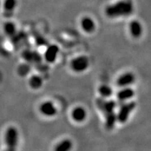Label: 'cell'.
<instances>
[{
	"instance_id": "5bb4252c",
	"label": "cell",
	"mask_w": 151,
	"mask_h": 151,
	"mask_svg": "<svg viewBox=\"0 0 151 151\" xmlns=\"http://www.w3.org/2000/svg\"><path fill=\"white\" fill-rule=\"evenodd\" d=\"M134 92L131 88H124L118 92L117 94V97L121 101L122 100L124 101V100L131 99L134 96Z\"/></svg>"
},
{
	"instance_id": "ba28073f",
	"label": "cell",
	"mask_w": 151,
	"mask_h": 151,
	"mask_svg": "<svg viewBox=\"0 0 151 151\" xmlns=\"http://www.w3.org/2000/svg\"><path fill=\"white\" fill-rule=\"evenodd\" d=\"M129 30L132 37L134 38H139L142 35L143 27L139 21L133 20L129 24Z\"/></svg>"
},
{
	"instance_id": "2e32d148",
	"label": "cell",
	"mask_w": 151,
	"mask_h": 151,
	"mask_svg": "<svg viewBox=\"0 0 151 151\" xmlns=\"http://www.w3.org/2000/svg\"><path fill=\"white\" fill-rule=\"evenodd\" d=\"M72 148V143L69 140H65L60 143L55 150L56 151H67Z\"/></svg>"
},
{
	"instance_id": "8fae6325",
	"label": "cell",
	"mask_w": 151,
	"mask_h": 151,
	"mask_svg": "<svg viewBox=\"0 0 151 151\" xmlns=\"http://www.w3.org/2000/svg\"><path fill=\"white\" fill-rule=\"evenodd\" d=\"M81 24L83 29L86 32H92L95 29V24L93 20L88 17L83 18Z\"/></svg>"
},
{
	"instance_id": "8992f818",
	"label": "cell",
	"mask_w": 151,
	"mask_h": 151,
	"mask_svg": "<svg viewBox=\"0 0 151 151\" xmlns=\"http://www.w3.org/2000/svg\"><path fill=\"white\" fill-rule=\"evenodd\" d=\"M59 52V48L56 45H50L47 48L44 53V58L46 62L52 63L55 61L57 56Z\"/></svg>"
},
{
	"instance_id": "3957f363",
	"label": "cell",
	"mask_w": 151,
	"mask_h": 151,
	"mask_svg": "<svg viewBox=\"0 0 151 151\" xmlns=\"http://www.w3.org/2000/svg\"><path fill=\"white\" fill-rule=\"evenodd\" d=\"M19 140V132L18 129L14 126L7 128L4 134V142L7 150H15L18 146Z\"/></svg>"
},
{
	"instance_id": "7c38bea8",
	"label": "cell",
	"mask_w": 151,
	"mask_h": 151,
	"mask_svg": "<svg viewBox=\"0 0 151 151\" xmlns=\"http://www.w3.org/2000/svg\"><path fill=\"white\" fill-rule=\"evenodd\" d=\"M4 32L5 35H6L9 37H13L16 34L17 28L16 24L14 23V22L7 21L6 22L3 27Z\"/></svg>"
},
{
	"instance_id": "e0dca14e",
	"label": "cell",
	"mask_w": 151,
	"mask_h": 151,
	"mask_svg": "<svg viewBox=\"0 0 151 151\" xmlns=\"http://www.w3.org/2000/svg\"><path fill=\"white\" fill-rule=\"evenodd\" d=\"M99 92L103 97H109L113 93V90L108 86H101L99 88Z\"/></svg>"
},
{
	"instance_id": "ac0fdd59",
	"label": "cell",
	"mask_w": 151,
	"mask_h": 151,
	"mask_svg": "<svg viewBox=\"0 0 151 151\" xmlns=\"http://www.w3.org/2000/svg\"><path fill=\"white\" fill-rule=\"evenodd\" d=\"M30 70H31V67L27 64H22L19 66L18 68V74L21 76H25L28 73H29Z\"/></svg>"
},
{
	"instance_id": "5b68a950",
	"label": "cell",
	"mask_w": 151,
	"mask_h": 151,
	"mask_svg": "<svg viewBox=\"0 0 151 151\" xmlns=\"http://www.w3.org/2000/svg\"><path fill=\"white\" fill-rule=\"evenodd\" d=\"M89 60L86 56H81L73 59L71 62V67L76 72H82L88 69Z\"/></svg>"
},
{
	"instance_id": "9c48e42d",
	"label": "cell",
	"mask_w": 151,
	"mask_h": 151,
	"mask_svg": "<svg viewBox=\"0 0 151 151\" xmlns=\"http://www.w3.org/2000/svg\"><path fill=\"white\" fill-rule=\"evenodd\" d=\"M134 81V76L131 73H127L120 76L117 81V85L120 87H125Z\"/></svg>"
},
{
	"instance_id": "4fadbf2b",
	"label": "cell",
	"mask_w": 151,
	"mask_h": 151,
	"mask_svg": "<svg viewBox=\"0 0 151 151\" xmlns=\"http://www.w3.org/2000/svg\"><path fill=\"white\" fill-rule=\"evenodd\" d=\"M29 85L32 89H39L43 86V79L39 76L34 75L29 78Z\"/></svg>"
},
{
	"instance_id": "9a60e30c",
	"label": "cell",
	"mask_w": 151,
	"mask_h": 151,
	"mask_svg": "<svg viewBox=\"0 0 151 151\" xmlns=\"http://www.w3.org/2000/svg\"><path fill=\"white\" fill-rule=\"evenodd\" d=\"M18 5L17 0H4L3 3V7L5 11L8 12L14 11Z\"/></svg>"
},
{
	"instance_id": "6da1fadb",
	"label": "cell",
	"mask_w": 151,
	"mask_h": 151,
	"mask_svg": "<svg viewBox=\"0 0 151 151\" xmlns=\"http://www.w3.org/2000/svg\"><path fill=\"white\" fill-rule=\"evenodd\" d=\"M96 104L105 116V126L107 129H112L114 127L117 120V116L114 112L116 103L113 100L106 101L102 98H98Z\"/></svg>"
},
{
	"instance_id": "52a82bcc",
	"label": "cell",
	"mask_w": 151,
	"mask_h": 151,
	"mask_svg": "<svg viewBox=\"0 0 151 151\" xmlns=\"http://www.w3.org/2000/svg\"><path fill=\"white\" fill-rule=\"evenodd\" d=\"M40 111L44 116L48 117L54 116L57 113V109L55 105L50 101H46L41 104L40 106Z\"/></svg>"
},
{
	"instance_id": "30bf717a",
	"label": "cell",
	"mask_w": 151,
	"mask_h": 151,
	"mask_svg": "<svg viewBox=\"0 0 151 151\" xmlns=\"http://www.w3.org/2000/svg\"><path fill=\"white\" fill-rule=\"evenodd\" d=\"M72 118L76 122H82L86 119L87 113L86 110L82 107H77L72 111Z\"/></svg>"
},
{
	"instance_id": "277c9868",
	"label": "cell",
	"mask_w": 151,
	"mask_h": 151,
	"mask_svg": "<svg viewBox=\"0 0 151 151\" xmlns=\"http://www.w3.org/2000/svg\"><path fill=\"white\" fill-rule=\"evenodd\" d=\"M136 108V103L130 101L129 103L122 105L117 115V120L120 122L124 123L127 120L130 113Z\"/></svg>"
},
{
	"instance_id": "7a4b0ae2",
	"label": "cell",
	"mask_w": 151,
	"mask_h": 151,
	"mask_svg": "<svg viewBox=\"0 0 151 151\" xmlns=\"http://www.w3.org/2000/svg\"><path fill=\"white\" fill-rule=\"evenodd\" d=\"M134 5L132 0H121L109 5L105 9V14L111 18L128 16L133 13Z\"/></svg>"
}]
</instances>
